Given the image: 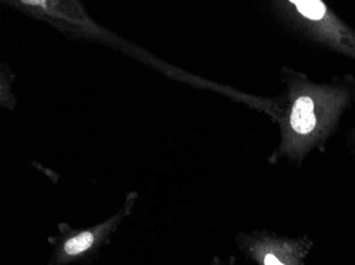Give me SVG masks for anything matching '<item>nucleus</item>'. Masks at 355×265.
I'll list each match as a JSON object with an SVG mask.
<instances>
[{
  "label": "nucleus",
  "mask_w": 355,
  "mask_h": 265,
  "mask_svg": "<svg viewBox=\"0 0 355 265\" xmlns=\"http://www.w3.org/2000/svg\"><path fill=\"white\" fill-rule=\"evenodd\" d=\"M278 21L298 39L355 61V29L322 0H279L269 3Z\"/></svg>",
  "instance_id": "obj_2"
},
{
  "label": "nucleus",
  "mask_w": 355,
  "mask_h": 265,
  "mask_svg": "<svg viewBox=\"0 0 355 265\" xmlns=\"http://www.w3.org/2000/svg\"><path fill=\"white\" fill-rule=\"evenodd\" d=\"M209 265H236L235 264V259L233 257L229 259H221L218 257H215L212 262Z\"/></svg>",
  "instance_id": "obj_6"
},
{
  "label": "nucleus",
  "mask_w": 355,
  "mask_h": 265,
  "mask_svg": "<svg viewBox=\"0 0 355 265\" xmlns=\"http://www.w3.org/2000/svg\"><path fill=\"white\" fill-rule=\"evenodd\" d=\"M280 79L283 91L275 98L280 140L267 161L276 165L285 159L300 167L312 151H326L343 115L355 104V77L345 73L316 82L283 66Z\"/></svg>",
  "instance_id": "obj_1"
},
{
  "label": "nucleus",
  "mask_w": 355,
  "mask_h": 265,
  "mask_svg": "<svg viewBox=\"0 0 355 265\" xmlns=\"http://www.w3.org/2000/svg\"><path fill=\"white\" fill-rule=\"evenodd\" d=\"M347 147H348L349 152L355 159V127L349 131L346 136Z\"/></svg>",
  "instance_id": "obj_5"
},
{
  "label": "nucleus",
  "mask_w": 355,
  "mask_h": 265,
  "mask_svg": "<svg viewBox=\"0 0 355 265\" xmlns=\"http://www.w3.org/2000/svg\"><path fill=\"white\" fill-rule=\"evenodd\" d=\"M239 252L257 265H305L314 247L308 236H281L275 231L255 229L236 237Z\"/></svg>",
  "instance_id": "obj_4"
},
{
  "label": "nucleus",
  "mask_w": 355,
  "mask_h": 265,
  "mask_svg": "<svg viewBox=\"0 0 355 265\" xmlns=\"http://www.w3.org/2000/svg\"><path fill=\"white\" fill-rule=\"evenodd\" d=\"M137 200V193L128 195L123 208L109 220L87 228L73 229L69 224L59 225V235L48 239L53 253L47 265H71L89 263L98 258L103 245L130 214Z\"/></svg>",
  "instance_id": "obj_3"
}]
</instances>
